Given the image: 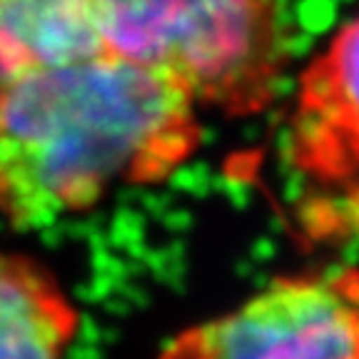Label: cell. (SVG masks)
I'll list each match as a JSON object with an SVG mask.
<instances>
[{
  "label": "cell",
  "instance_id": "cell-1",
  "mask_svg": "<svg viewBox=\"0 0 359 359\" xmlns=\"http://www.w3.org/2000/svg\"><path fill=\"white\" fill-rule=\"evenodd\" d=\"M205 140L163 75L95 53L0 83V215L43 227L110 192L170 180Z\"/></svg>",
  "mask_w": 359,
  "mask_h": 359
},
{
  "label": "cell",
  "instance_id": "cell-2",
  "mask_svg": "<svg viewBox=\"0 0 359 359\" xmlns=\"http://www.w3.org/2000/svg\"><path fill=\"white\" fill-rule=\"evenodd\" d=\"M107 55L163 75L222 118L275 105L290 67L287 0H88Z\"/></svg>",
  "mask_w": 359,
  "mask_h": 359
},
{
  "label": "cell",
  "instance_id": "cell-3",
  "mask_svg": "<svg viewBox=\"0 0 359 359\" xmlns=\"http://www.w3.org/2000/svg\"><path fill=\"white\" fill-rule=\"evenodd\" d=\"M307 237H359V6L302 65L282 130Z\"/></svg>",
  "mask_w": 359,
  "mask_h": 359
},
{
  "label": "cell",
  "instance_id": "cell-4",
  "mask_svg": "<svg viewBox=\"0 0 359 359\" xmlns=\"http://www.w3.org/2000/svg\"><path fill=\"white\" fill-rule=\"evenodd\" d=\"M157 359H359V267L280 275L187 325Z\"/></svg>",
  "mask_w": 359,
  "mask_h": 359
},
{
  "label": "cell",
  "instance_id": "cell-5",
  "mask_svg": "<svg viewBox=\"0 0 359 359\" xmlns=\"http://www.w3.org/2000/svg\"><path fill=\"white\" fill-rule=\"evenodd\" d=\"M80 312L40 259L0 250V359H62Z\"/></svg>",
  "mask_w": 359,
  "mask_h": 359
},
{
  "label": "cell",
  "instance_id": "cell-6",
  "mask_svg": "<svg viewBox=\"0 0 359 359\" xmlns=\"http://www.w3.org/2000/svg\"><path fill=\"white\" fill-rule=\"evenodd\" d=\"M95 53L88 0H0V83Z\"/></svg>",
  "mask_w": 359,
  "mask_h": 359
}]
</instances>
